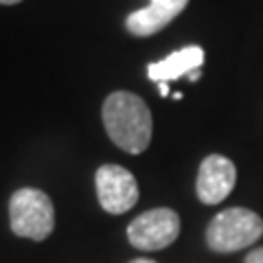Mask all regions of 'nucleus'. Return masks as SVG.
<instances>
[{
    "label": "nucleus",
    "instance_id": "obj_1",
    "mask_svg": "<svg viewBox=\"0 0 263 263\" xmlns=\"http://www.w3.org/2000/svg\"><path fill=\"white\" fill-rule=\"evenodd\" d=\"M103 125L112 143L127 154H143L152 141V112L141 97L119 90L103 103Z\"/></svg>",
    "mask_w": 263,
    "mask_h": 263
},
{
    "label": "nucleus",
    "instance_id": "obj_2",
    "mask_svg": "<svg viewBox=\"0 0 263 263\" xmlns=\"http://www.w3.org/2000/svg\"><path fill=\"white\" fill-rule=\"evenodd\" d=\"M11 230L18 237L33 241H44L55 228L53 202L40 189H18L9 200Z\"/></svg>",
    "mask_w": 263,
    "mask_h": 263
},
{
    "label": "nucleus",
    "instance_id": "obj_3",
    "mask_svg": "<svg viewBox=\"0 0 263 263\" xmlns=\"http://www.w3.org/2000/svg\"><path fill=\"white\" fill-rule=\"evenodd\" d=\"M263 235V219L250 209H226L206 228V243L215 252H237L252 246Z\"/></svg>",
    "mask_w": 263,
    "mask_h": 263
},
{
    "label": "nucleus",
    "instance_id": "obj_4",
    "mask_svg": "<svg viewBox=\"0 0 263 263\" xmlns=\"http://www.w3.org/2000/svg\"><path fill=\"white\" fill-rule=\"evenodd\" d=\"M180 235V217L171 209H152L132 219L127 226V239L138 250H162Z\"/></svg>",
    "mask_w": 263,
    "mask_h": 263
},
{
    "label": "nucleus",
    "instance_id": "obj_5",
    "mask_svg": "<svg viewBox=\"0 0 263 263\" xmlns=\"http://www.w3.org/2000/svg\"><path fill=\"white\" fill-rule=\"evenodd\" d=\"M95 182H97L99 204L103 206V211L112 213V215L127 213L129 209H134V204L138 202L136 178L132 176L125 167L103 164V167L97 169Z\"/></svg>",
    "mask_w": 263,
    "mask_h": 263
},
{
    "label": "nucleus",
    "instance_id": "obj_6",
    "mask_svg": "<svg viewBox=\"0 0 263 263\" xmlns=\"http://www.w3.org/2000/svg\"><path fill=\"white\" fill-rule=\"evenodd\" d=\"M237 182L235 162L221 154H211L202 160L200 171H197L195 191L202 204H219L230 195Z\"/></svg>",
    "mask_w": 263,
    "mask_h": 263
},
{
    "label": "nucleus",
    "instance_id": "obj_7",
    "mask_svg": "<svg viewBox=\"0 0 263 263\" xmlns=\"http://www.w3.org/2000/svg\"><path fill=\"white\" fill-rule=\"evenodd\" d=\"M189 0H152L149 7H143L138 11H132L125 20V27L132 35L147 37L164 29L167 24L184 11Z\"/></svg>",
    "mask_w": 263,
    "mask_h": 263
},
{
    "label": "nucleus",
    "instance_id": "obj_8",
    "mask_svg": "<svg viewBox=\"0 0 263 263\" xmlns=\"http://www.w3.org/2000/svg\"><path fill=\"white\" fill-rule=\"evenodd\" d=\"M204 64V51L200 46H184L180 51L167 55L164 60L160 62H154L149 64L147 68V75L149 79H154L156 84L158 81H174L182 75H191V72L200 70Z\"/></svg>",
    "mask_w": 263,
    "mask_h": 263
},
{
    "label": "nucleus",
    "instance_id": "obj_9",
    "mask_svg": "<svg viewBox=\"0 0 263 263\" xmlns=\"http://www.w3.org/2000/svg\"><path fill=\"white\" fill-rule=\"evenodd\" d=\"M246 263H263V248L252 250L248 257H246Z\"/></svg>",
    "mask_w": 263,
    "mask_h": 263
},
{
    "label": "nucleus",
    "instance_id": "obj_10",
    "mask_svg": "<svg viewBox=\"0 0 263 263\" xmlns=\"http://www.w3.org/2000/svg\"><path fill=\"white\" fill-rule=\"evenodd\" d=\"M158 90H160L162 97H169V84L167 81H158Z\"/></svg>",
    "mask_w": 263,
    "mask_h": 263
},
{
    "label": "nucleus",
    "instance_id": "obj_11",
    "mask_svg": "<svg viewBox=\"0 0 263 263\" xmlns=\"http://www.w3.org/2000/svg\"><path fill=\"white\" fill-rule=\"evenodd\" d=\"M189 79H191V81H197V79H200V70H195V72H191V75H189Z\"/></svg>",
    "mask_w": 263,
    "mask_h": 263
},
{
    "label": "nucleus",
    "instance_id": "obj_12",
    "mask_svg": "<svg viewBox=\"0 0 263 263\" xmlns=\"http://www.w3.org/2000/svg\"><path fill=\"white\" fill-rule=\"evenodd\" d=\"M129 263H156L152 259H134V261H129Z\"/></svg>",
    "mask_w": 263,
    "mask_h": 263
},
{
    "label": "nucleus",
    "instance_id": "obj_13",
    "mask_svg": "<svg viewBox=\"0 0 263 263\" xmlns=\"http://www.w3.org/2000/svg\"><path fill=\"white\" fill-rule=\"evenodd\" d=\"M15 3H20V0H0V5H15Z\"/></svg>",
    "mask_w": 263,
    "mask_h": 263
}]
</instances>
